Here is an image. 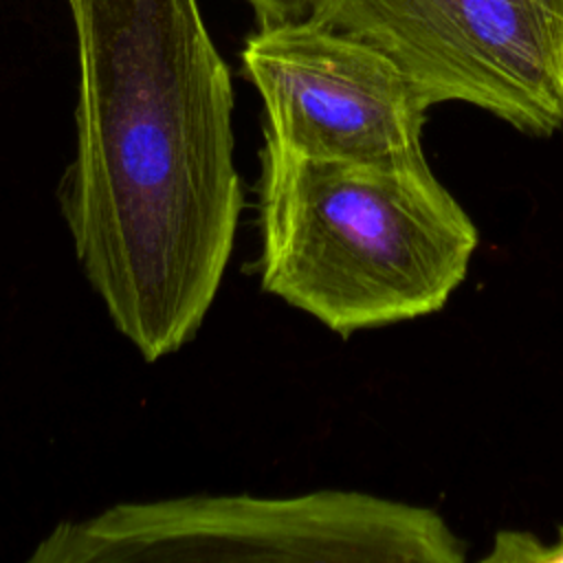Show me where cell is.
Returning <instances> with one entry per match:
<instances>
[{"instance_id": "obj_5", "label": "cell", "mask_w": 563, "mask_h": 563, "mask_svg": "<svg viewBox=\"0 0 563 563\" xmlns=\"http://www.w3.org/2000/svg\"><path fill=\"white\" fill-rule=\"evenodd\" d=\"M242 66L264 101V139L312 158L376 161L420 147L429 106L374 44L314 20L262 24Z\"/></svg>"}, {"instance_id": "obj_1", "label": "cell", "mask_w": 563, "mask_h": 563, "mask_svg": "<svg viewBox=\"0 0 563 563\" xmlns=\"http://www.w3.org/2000/svg\"><path fill=\"white\" fill-rule=\"evenodd\" d=\"M79 62L64 216L119 332L156 361L200 328L242 211L233 90L198 0H66Z\"/></svg>"}, {"instance_id": "obj_6", "label": "cell", "mask_w": 563, "mask_h": 563, "mask_svg": "<svg viewBox=\"0 0 563 563\" xmlns=\"http://www.w3.org/2000/svg\"><path fill=\"white\" fill-rule=\"evenodd\" d=\"M484 563H563V528L554 543H543L526 530H499Z\"/></svg>"}, {"instance_id": "obj_4", "label": "cell", "mask_w": 563, "mask_h": 563, "mask_svg": "<svg viewBox=\"0 0 563 563\" xmlns=\"http://www.w3.org/2000/svg\"><path fill=\"white\" fill-rule=\"evenodd\" d=\"M310 20L380 48L429 108L464 101L537 136L563 128V0H317Z\"/></svg>"}, {"instance_id": "obj_3", "label": "cell", "mask_w": 563, "mask_h": 563, "mask_svg": "<svg viewBox=\"0 0 563 563\" xmlns=\"http://www.w3.org/2000/svg\"><path fill=\"white\" fill-rule=\"evenodd\" d=\"M466 543L431 508L367 493L176 497L59 523L33 563L303 561L462 563Z\"/></svg>"}, {"instance_id": "obj_7", "label": "cell", "mask_w": 563, "mask_h": 563, "mask_svg": "<svg viewBox=\"0 0 563 563\" xmlns=\"http://www.w3.org/2000/svg\"><path fill=\"white\" fill-rule=\"evenodd\" d=\"M255 18L257 24H282L295 20H308L312 15L317 0H244Z\"/></svg>"}, {"instance_id": "obj_2", "label": "cell", "mask_w": 563, "mask_h": 563, "mask_svg": "<svg viewBox=\"0 0 563 563\" xmlns=\"http://www.w3.org/2000/svg\"><path fill=\"white\" fill-rule=\"evenodd\" d=\"M260 227L262 286L343 336L440 310L479 242L422 145L345 161L264 139Z\"/></svg>"}]
</instances>
